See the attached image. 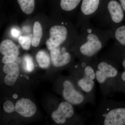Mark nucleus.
Instances as JSON below:
<instances>
[{
    "label": "nucleus",
    "mask_w": 125,
    "mask_h": 125,
    "mask_svg": "<svg viewBox=\"0 0 125 125\" xmlns=\"http://www.w3.org/2000/svg\"><path fill=\"white\" fill-rule=\"evenodd\" d=\"M80 34L76 39V47L82 58L89 60L96 55L112 39L109 29L94 26L90 21L81 26Z\"/></svg>",
    "instance_id": "f257e3e1"
},
{
    "label": "nucleus",
    "mask_w": 125,
    "mask_h": 125,
    "mask_svg": "<svg viewBox=\"0 0 125 125\" xmlns=\"http://www.w3.org/2000/svg\"><path fill=\"white\" fill-rule=\"evenodd\" d=\"M125 17V12L119 1L104 0L92 19L97 27L103 29H111L120 25Z\"/></svg>",
    "instance_id": "f03ea898"
},
{
    "label": "nucleus",
    "mask_w": 125,
    "mask_h": 125,
    "mask_svg": "<svg viewBox=\"0 0 125 125\" xmlns=\"http://www.w3.org/2000/svg\"><path fill=\"white\" fill-rule=\"evenodd\" d=\"M68 23L62 22L61 25L53 26L49 30L50 37L46 42L48 49H52L60 46L69 40L70 38L69 28Z\"/></svg>",
    "instance_id": "7ed1b4c3"
},
{
    "label": "nucleus",
    "mask_w": 125,
    "mask_h": 125,
    "mask_svg": "<svg viewBox=\"0 0 125 125\" xmlns=\"http://www.w3.org/2000/svg\"><path fill=\"white\" fill-rule=\"evenodd\" d=\"M104 0H82L79 7V26L90 21L97 13Z\"/></svg>",
    "instance_id": "20e7f679"
},
{
    "label": "nucleus",
    "mask_w": 125,
    "mask_h": 125,
    "mask_svg": "<svg viewBox=\"0 0 125 125\" xmlns=\"http://www.w3.org/2000/svg\"><path fill=\"white\" fill-rule=\"evenodd\" d=\"M110 62L105 60L98 62L95 74L96 79L100 83H104L107 78H114L117 75V70Z\"/></svg>",
    "instance_id": "39448f33"
},
{
    "label": "nucleus",
    "mask_w": 125,
    "mask_h": 125,
    "mask_svg": "<svg viewBox=\"0 0 125 125\" xmlns=\"http://www.w3.org/2000/svg\"><path fill=\"white\" fill-rule=\"evenodd\" d=\"M0 52L4 56L2 62L4 64L13 62L19 55L18 46L11 40L6 39L3 40L0 45Z\"/></svg>",
    "instance_id": "423d86ee"
},
{
    "label": "nucleus",
    "mask_w": 125,
    "mask_h": 125,
    "mask_svg": "<svg viewBox=\"0 0 125 125\" xmlns=\"http://www.w3.org/2000/svg\"><path fill=\"white\" fill-rule=\"evenodd\" d=\"M74 113L73 108L71 104L68 102L61 103L56 111L52 114V120L57 124H64L66 119L71 118Z\"/></svg>",
    "instance_id": "0eeeda50"
},
{
    "label": "nucleus",
    "mask_w": 125,
    "mask_h": 125,
    "mask_svg": "<svg viewBox=\"0 0 125 125\" xmlns=\"http://www.w3.org/2000/svg\"><path fill=\"white\" fill-rule=\"evenodd\" d=\"M50 54L52 63L55 67L64 66L71 61V55L64 47L61 48L59 46L53 48L51 50Z\"/></svg>",
    "instance_id": "6e6552de"
},
{
    "label": "nucleus",
    "mask_w": 125,
    "mask_h": 125,
    "mask_svg": "<svg viewBox=\"0 0 125 125\" xmlns=\"http://www.w3.org/2000/svg\"><path fill=\"white\" fill-rule=\"evenodd\" d=\"M62 96L65 100L73 105H78L83 102V95L75 89L73 84L69 81H66L63 83Z\"/></svg>",
    "instance_id": "1a4fd4ad"
},
{
    "label": "nucleus",
    "mask_w": 125,
    "mask_h": 125,
    "mask_svg": "<svg viewBox=\"0 0 125 125\" xmlns=\"http://www.w3.org/2000/svg\"><path fill=\"white\" fill-rule=\"evenodd\" d=\"M95 78L96 74L93 68L87 65L84 68V76L78 81V85L84 92L89 93L93 88Z\"/></svg>",
    "instance_id": "9d476101"
},
{
    "label": "nucleus",
    "mask_w": 125,
    "mask_h": 125,
    "mask_svg": "<svg viewBox=\"0 0 125 125\" xmlns=\"http://www.w3.org/2000/svg\"><path fill=\"white\" fill-rule=\"evenodd\" d=\"M15 107L16 111L21 115L25 117L32 116L37 111L36 105L28 99H20L16 103Z\"/></svg>",
    "instance_id": "9b49d317"
},
{
    "label": "nucleus",
    "mask_w": 125,
    "mask_h": 125,
    "mask_svg": "<svg viewBox=\"0 0 125 125\" xmlns=\"http://www.w3.org/2000/svg\"><path fill=\"white\" fill-rule=\"evenodd\" d=\"M105 125H125V108H119L111 110L105 116Z\"/></svg>",
    "instance_id": "f8f14e48"
},
{
    "label": "nucleus",
    "mask_w": 125,
    "mask_h": 125,
    "mask_svg": "<svg viewBox=\"0 0 125 125\" xmlns=\"http://www.w3.org/2000/svg\"><path fill=\"white\" fill-rule=\"evenodd\" d=\"M109 30L114 43L125 46V25H120L113 29Z\"/></svg>",
    "instance_id": "ddd939ff"
},
{
    "label": "nucleus",
    "mask_w": 125,
    "mask_h": 125,
    "mask_svg": "<svg viewBox=\"0 0 125 125\" xmlns=\"http://www.w3.org/2000/svg\"><path fill=\"white\" fill-rule=\"evenodd\" d=\"M82 0H58L59 7L62 11L69 13L79 7Z\"/></svg>",
    "instance_id": "4468645a"
},
{
    "label": "nucleus",
    "mask_w": 125,
    "mask_h": 125,
    "mask_svg": "<svg viewBox=\"0 0 125 125\" xmlns=\"http://www.w3.org/2000/svg\"><path fill=\"white\" fill-rule=\"evenodd\" d=\"M42 25L39 22L36 21L33 24V35L31 43L33 47H36L39 45L42 37Z\"/></svg>",
    "instance_id": "2eb2a0df"
},
{
    "label": "nucleus",
    "mask_w": 125,
    "mask_h": 125,
    "mask_svg": "<svg viewBox=\"0 0 125 125\" xmlns=\"http://www.w3.org/2000/svg\"><path fill=\"white\" fill-rule=\"evenodd\" d=\"M36 60L39 65L41 68H48L50 64V57L46 52L44 51H39L36 56Z\"/></svg>",
    "instance_id": "dca6fc26"
},
{
    "label": "nucleus",
    "mask_w": 125,
    "mask_h": 125,
    "mask_svg": "<svg viewBox=\"0 0 125 125\" xmlns=\"http://www.w3.org/2000/svg\"><path fill=\"white\" fill-rule=\"evenodd\" d=\"M19 74V70L14 71L7 74L4 80L5 83L9 86L14 85L18 79Z\"/></svg>",
    "instance_id": "f3484780"
},
{
    "label": "nucleus",
    "mask_w": 125,
    "mask_h": 125,
    "mask_svg": "<svg viewBox=\"0 0 125 125\" xmlns=\"http://www.w3.org/2000/svg\"><path fill=\"white\" fill-rule=\"evenodd\" d=\"M32 38L31 36H21L19 39V42L24 50L29 51L32 43Z\"/></svg>",
    "instance_id": "a211bd4d"
},
{
    "label": "nucleus",
    "mask_w": 125,
    "mask_h": 125,
    "mask_svg": "<svg viewBox=\"0 0 125 125\" xmlns=\"http://www.w3.org/2000/svg\"><path fill=\"white\" fill-rule=\"evenodd\" d=\"M25 60L26 63L25 69L26 71L29 72L32 71L34 68V64L31 57L29 55H26L25 57Z\"/></svg>",
    "instance_id": "6ab92c4d"
},
{
    "label": "nucleus",
    "mask_w": 125,
    "mask_h": 125,
    "mask_svg": "<svg viewBox=\"0 0 125 125\" xmlns=\"http://www.w3.org/2000/svg\"><path fill=\"white\" fill-rule=\"evenodd\" d=\"M3 109L7 113H11L15 111V107L14 104L10 101H7L3 105Z\"/></svg>",
    "instance_id": "aec40b11"
},
{
    "label": "nucleus",
    "mask_w": 125,
    "mask_h": 125,
    "mask_svg": "<svg viewBox=\"0 0 125 125\" xmlns=\"http://www.w3.org/2000/svg\"><path fill=\"white\" fill-rule=\"evenodd\" d=\"M11 35L14 37H18L20 35V31L17 29H13L11 31Z\"/></svg>",
    "instance_id": "412c9836"
},
{
    "label": "nucleus",
    "mask_w": 125,
    "mask_h": 125,
    "mask_svg": "<svg viewBox=\"0 0 125 125\" xmlns=\"http://www.w3.org/2000/svg\"><path fill=\"white\" fill-rule=\"evenodd\" d=\"M118 1L120 2L125 14V0H119Z\"/></svg>",
    "instance_id": "4be33fe9"
},
{
    "label": "nucleus",
    "mask_w": 125,
    "mask_h": 125,
    "mask_svg": "<svg viewBox=\"0 0 125 125\" xmlns=\"http://www.w3.org/2000/svg\"><path fill=\"white\" fill-rule=\"evenodd\" d=\"M121 77L122 79L125 82V71L123 72V73L122 74Z\"/></svg>",
    "instance_id": "5701e85b"
},
{
    "label": "nucleus",
    "mask_w": 125,
    "mask_h": 125,
    "mask_svg": "<svg viewBox=\"0 0 125 125\" xmlns=\"http://www.w3.org/2000/svg\"><path fill=\"white\" fill-rule=\"evenodd\" d=\"M122 64L123 67L125 68V59L123 61V62H122Z\"/></svg>",
    "instance_id": "b1692460"
}]
</instances>
